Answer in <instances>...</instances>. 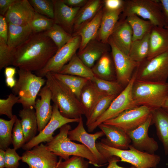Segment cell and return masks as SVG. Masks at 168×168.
<instances>
[{
    "label": "cell",
    "instance_id": "816d5d0a",
    "mask_svg": "<svg viewBox=\"0 0 168 168\" xmlns=\"http://www.w3.org/2000/svg\"><path fill=\"white\" fill-rule=\"evenodd\" d=\"M165 21L168 25V0H160Z\"/></svg>",
    "mask_w": 168,
    "mask_h": 168
},
{
    "label": "cell",
    "instance_id": "ee69618b",
    "mask_svg": "<svg viewBox=\"0 0 168 168\" xmlns=\"http://www.w3.org/2000/svg\"><path fill=\"white\" fill-rule=\"evenodd\" d=\"M13 50L11 49L7 43L0 38V70L12 65L13 56Z\"/></svg>",
    "mask_w": 168,
    "mask_h": 168
},
{
    "label": "cell",
    "instance_id": "e575fe53",
    "mask_svg": "<svg viewBox=\"0 0 168 168\" xmlns=\"http://www.w3.org/2000/svg\"><path fill=\"white\" fill-rule=\"evenodd\" d=\"M150 32L141 39L132 41L128 55L135 61L141 63L147 58L149 50Z\"/></svg>",
    "mask_w": 168,
    "mask_h": 168
},
{
    "label": "cell",
    "instance_id": "9c48e42d",
    "mask_svg": "<svg viewBox=\"0 0 168 168\" xmlns=\"http://www.w3.org/2000/svg\"><path fill=\"white\" fill-rule=\"evenodd\" d=\"M135 79L133 73L129 82L113 100L106 111L94 123L87 126L89 132H92L100 124L115 118L123 112L138 106L133 100L132 92Z\"/></svg>",
    "mask_w": 168,
    "mask_h": 168
},
{
    "label": "cell",
    "instance_id": "52a82bcc",
    "mask_svg": "<svg viewBox=\"0 0 168 168\" xmlns=\"http://www.w3.org/2000/svg\"><path fill=\"white\" fill-rule=\"evenodd\" d=\"M136 15L147 20L154 26L165 27L167 26L158 0H124L122 18Z\"/></svg>",
    "mask_w": 168,
    "mask_h": 168
},
{
    "label": "cell",
    "instance_id": "681fc988",
    "mask_svg": "<svg viewBox=\"0 0 168 168\" xmlns=\"http://www.w3.org/2000/svg\"><path fill=\"white\" fill-rule=\"evenodd\" d=\"M16 0H0V15L4 16L11 5Z\"/></svg>",
    "mask_w": 168,
    "mask_h": 168
},
{
    "label": "cell",
    "instance_id": "30bf717a",
    "mask_svg": "<svg viewBox=\"0 0 168 168\" xmlns=\"http://www.w3.org/2000/svg\"><path fill=\"white\" fill-rule=\"evenodd\" d=\"M108 43L111 50L116 81L125 87L130 82L140 63L133 60L119 49L111 36L109 39Z\"/></svg>",
    "mask_w": 168,
    "mask_h": 168
},
{
    "label": "cell",
    "instance_id": "9f6ffc18",
    "mask_svg": "<svg viewBox=\"0 0 168 168\" xmlns=\"http://www.w3.org/2000/svg\"><path fill=\"white\" fill-rule=\"evenodd\" d=\"M5 151L4 150L0 149V168H5Z\"/></svg>",
    "mask_w": 168,
    "mask_h": 168
},
{
    "label": "cell",
    "instance_id": "8d00e7d4",
    "mask_svg": "<svg viewBox=\"0 0 168 168\" xmlns=\"http://www.w3.org/2000/svg\"><path fill=\"white\" fill-rule=\"evenodd\" d=\"M17 116L14 115L9 120L0 119V148L6 150L12 143V131Z\"/></svg>",
    "mask_w": 168,
    "mask_h": 168
},
{
    "label": "cell",
    "instance_id": "60d3db41",
    "mask_svg": "<svg viewBox=\"0 0 168 168\" xmlns=\"http://www.w3.org/2000/svg\"><path fill=\"white\" fill-rule=\"evenodd\" d=\"M30 5L37 13L53 19L54 5L53 0H29Z\"/></svg>",
    "mask_w": 168,
    "mask_h": 168
},
{
    "label": "cell",
    "instance_id": "7402d4cb",
    "mask_svg": "<svg viewBox=\"0 0 168 168\" xmlns=\"http://www.w3.org/2000/svg\"><path fill=\"white\" fill-rule=\"evenodd\" d=\"M110 46L108 44L103 43L97 38L90 42L82 51L77 54L83 62L91 68L102 56L109 52Z\"/></svg>",
    "mask_w": 168,
    "mask_h": 168
},
{
    "label": "cell",
    "instance_id": "1f68e13d",
    "mask_svg": "<svg viewBox=\"0 0 168 168\" xmlns=\"http://www.w3.org/2000/svg\"><path fill=\"white\" fill-rule=\"evenodd\" d=\"M95 76L109 81H114L113 61L109 52L102 56L91 68Z\"/></svg>",
    "mask_w": 168,
    "mask_h": 168
},
{
    "label": "cell",
    "instance_id": "f35d334b",
    "mask_svg": "<svg viewBox=\"0 0 168 168\" xmlns=\"http://www.w3.org/2000/svg\"><path fill=\"white\" fill-rule=\"evenodd\" d=\"M117 96H108L101 99L96 104L86 119L87 127L94 123L108 109L112 102Z\"/></svg>",
    "mask_w": 168,
    "mask_h": 168
},
{
    "label": "cell",
    "instance_id": "8fae6325",
    "mask_svg": "<svg viewBox=\"0 0 168 168\" xmlns=\"http://www.w3.org/2000/svg\"><path fill=\"white\" fill-rule=\"evenodd\" d=\"M152 110L145 106H138L126 110L103 123L115 126L127 133L143 123L151 115Z\"/></svg>",
    "mask_w": 168,
    "mask_h": 168
},
{
    "label": "cell",
    "instance_id": "11a10c76",
    "mask_svg": "<svg viewBox=\"0 0 168 168\" xmlns=\"http://www.w3.org/2000/svg\"><path fill=\"white\" fill-rule=\"evenodd\" d=\"M17 81L15 77L5 78V83L6 86L10 88H12L15 86Z\"/></svg>",
    "mask_w": 168,
    "mask_h": 168
},
{
    "label": "cell",
    "instance_id": "f6af8a7d",
    "mask_svg": "<svg viewBox=\"0 0 168 168\" xmlns=\"http://www.w3.org/2000/svg\"><path fill=\"white\" fill-rule=\"evenodd\" d=\"M12 139L13 148L16 150L22 147L26 143L20 120L17 117L12 129Z\"/></svg>",
    "mask_w": 168,
    "mask_h": 168
},
{
    "label": "cell",
    "instance_id": "f907efd6",
    "mask_svg": "<svg viewBox=\"0 0 168 168\" xmlns=\"http://www.w3.org/2000/svg\"><path fill=\"white\" fill-rule=\"evenodd\" d=\"M68 6L72 7H81L87 2V0H62Z\"/></svg>",
    "mask_w": 168,
    "mask_h": 168
},
{
    "label": "cell",
    "instance_id": "484cf974",
    "mask_svg": "<svg viewBox=\"0 0 168 168\" xmlns=\"http://www.w3.org/2000/svg\"><path fill=\"white\" fill-rule=\"evenodd\" d=\"M108 96L99 90L89 79L83 88L80 101L87 119L97 103L103 97Z\"/></svg>",
    "mask_w": 168,
    "mask_h": 168
},
{
    "label": "cell",
    "instance_id": "7c38bea8",
    "mask_svg": "<svg viewBox=\"0 0 168 168\" xmlns=\"http://www.w3.org/2000/svg\"><path fill=\"white\" fill-rule=\"evenodd\" d=\"M81 42L80 36H73L69 42L58 50L45 66L41 70L35 72V74L43 77L49 72H58L76 54L80 48Z\"/></svg>",
    "mask_w": 168,
    "mask_h": 168
},
{
    "label": "cell",
    "instance_id": "ffe728a7",
    "mask_svg": "<svg viewBox=\"0 0 168 168\" xmlns=\"http://www.w3.org/2000/svg\"><path fill=\"white\" fill-rule=\"evenodd\" d=\"M98 127L106 136L101 142L118 149H128L131 141L127 133L117 127L104 123L100 124Z\"/></svg>",
    "mask_w": 168,
    "mask_h": 168
},
{
    "label": "cell",
    "instance_id": "836d02e7",
    "mask_svg": "<svg viewBox=\"0 0 168 168\" xmlns=\"http://www.w3.org/2000/svg\"><path fill=\"white\" fill-rule=\"evenodd\" d=\"M125 19L132 30L133 41L142 39L154 26L149 21L142 19L136 15H129Z\"/></svg>",
    "mask_w": 168,
    "mask_h": 168
},
{
    "label": "cell",
    "instance_id": "44dd1931",
    "mask_svg": "<svg viewBox=\"0 0 168 168\" xmlns=\"http://www.w3.org/2000/svg\"><path fill=\"white\" fill-rule=\"evenodd\" d=\"M168 51V29L154 26L149 40V50L147 59H150Z\"/></svg>",
    "mask_w": 168,
    "mask_h": 168
},
{
    "label": "cell",
    "instance_id": "4fadbf2b",
    "mask_svg": "<svg viewBox=\"0 0 168 168\" xmlns=\"http://www.w3.org/2000/svg\"><path fill=\"white\" fill-rule=\"evenodd\" d=\"M81 118L71 119L64 117L61 114L57 105L54 104L52 115L48 124L38 134L26 143L22 147V149L26 150H29L42 142H49L53 138V134L57 129L69 123H78Z\"/></svg>",
    "mask_w": 168,
    "mask_h": 168
},
{
    "label": "cell",
    "instance_id": "bcb514c9",
    "mask_svg": "<svg viewBox=\"0 0 168 168\" xmlns=\"http://www.w3.org/2000/svg\"><path fill=\"white\" fill-rule=\"evenodd\" d=\"M14 148H8L5 151V168H18L19 161L21 160Z\"/></svg>",
    "mask_w": 168,
    "mask_h": 168
},
{
    "label": "cell",
    "instance_id": "74e56055",
    "mask_svg": "<svg viewBox=\"0 0 168 168\" xmlns=\"http://www.w3.org/2000/svg\"><path fill=\"white\" fill-rule=\"evenodd\" d=\"M44 32L54 42L58 48V50L69 42L73 37L72 35L54 23L50 29Z\"/></svg>",
    "mask_w": 168,
    "mask_h": 168
},
{
    "label": "cell",
    "instance_id": "7bdbcfd3",
    "mask_svg": "<svg viewBox=\"0 0 168 168\" xmlns=\"http://www.w3.org/2000/svg\"><path fill=\"white\" fill-rule=\"evenodd\" d=\"M62 159L58 161L57 168H88L90 164L84 158L79 156H72L64 161Z\"/></svg>",
    "mask_w": 168,
    "mask_h": 168
},
{
    "label": "cell",
    "instance_id": "277c9868",
    "mask_svg": "<svg viewBox=\"0 0 168 168\" xmlns=\"http://www.w3.org/2000/svg\"><path fill=\"white\" fill-rule=\"evenodd\" d=\"M133 100L137 106L152 110L162 108L168 97V83L135 80L132 88Z\"/></svg>",
    "mask_w": 168,
    "mask_h": 168
},
{
    "label": "cell",
    "instance_id": "7a4b0ae2",
    "mask_svg": "<svg viewBox=\"0 0 168 168\" xmlns=\"http://www.w3.org/2000/svg\"><path fill=\"white\" fill-rule=\"evenodd\" d=\"M45 77L46 85L51 93V100L58 107L61 114L71 119H80L85 115L80 100L63 83L49 72Z\"/></svg>",
    "mask_w": 168,
    "mask_h": 168
},
{
    "label": "cell",
    "instance_id": "4316f807",
    "mask_svg": "<svg viewBox=\"0 0 168 168\" xmlns=\"http://www.w3.org/2000/svg\"><path fill=\"white\" fill-rule=\"evenodd\" d=\"M152 123L155 127L157 135L162 143L166 155L168 154V114L161 108L153 110Z\"/></svg>",
    "mask_w": 168,
    "mask_h": 168
},
{
    "label": "cell",
    "instance_id": "5b68a950",
    "mask_svg": "<svg viewBox=\"0 0 168 168\" xmlns=\"http://www.w3.org/2000/svg\"><path fill=\"white\" fill-rule=\"evenodd\" d=\"M96 147L109 160L115 156L119 157L120 161L129 163L137 168H156L161 161L159 156L139 151L131 145L127 150L114 148L101 142L96 143Z\"/></svg>",
    "mask_w": 168,
    "mask_h": 168
},
{
    "label": "cell",
    "instance_id": "cb8c5ba5",
    "mask_svg": "<svg viewBox=\"0 0 168 168\" xmlns=\"http://www.w3.org/2000/svg\"><path fill=\"white\" fill-rule=\"evenodd\" d=\"M103 1L89 0L79 10L76 16L72 35L90 21L102 7Z\"/></svg>",
    "mask_w": 168,
    "mask_h": 168
},
{
    "label": "cell",
    "instance_id": "d590c367",
    "mask_svg": "<svg viewBox=\"0 0 168 168\" xmlns=\"http://www.w3.org/2000/svg\"><path fill=\"white\" fill-rule=\"evenodd\" d=\"M90 80L99 90L108 96H117L124 89L117 81L105 80L95 76Z\"/></svg>",
    "mask_w": 168,
    "mask_h": 168
},
{
    "label": "cell",
    "instance_id": "b9f144b4",
    "mask_svg": "<svg viewBox=\"0 0 168 168\" xmlns=\"http://www.w3.org/2000/svg\"><path fill=\"white\" fill-rule=\"evenodd\" d=\"M19 97L13 93H10L6 99H0V114L5 115L9 119L13 116L12 108L16 103H18Z\"/></svg>",
    "mask_w": 168,
    "mask_h": 168
},
{
    "label": "cell",
    "instance_id": "2e32d148",
    "mask_svg": "<svg viewBox=\"0 0 168 168\" xmlns=\"http://www.w3.org/2000/svg\"><path fill=\"white\" fill-rule=\"evenodd\" d=\"M152 124L151 114L143 123L127 133L133 147L139 151L153 154L158 149L159 146L157 142L148 135V129Z\"/></svg>",
    "mask_w": 168,
    "mask_h": 168
},
{
    "label": "cell",
    "instance_id": "8992f818",
    "mask_svg": "<svg viewBox=\"0 0 168 168\" xmlns=\"http://www.w3.org/2000/svg\"><path fill=\"white\" fill-rule=\"evenodd\" d=\"M17 71L19 77L12 92L19 97L18 103L23 108H34L37 96L46 80L30 71L19 69Z\"/></svg>",
    "mask_w": 168,
    "mask_h": 168
},
{
    "label": "cell",
    "instance_id": "9a60e30c",
    "mask_svg": "<svg viewBox=\"0 0 168 168\" xmlns=\"http://www.w3.org/2000/svg\"><path fill=\"white\" fill-rule=\"evenodd\" d=\"M57 156L41 143L26 150L21 156V160L28 164L29 168H57Z\"/></svg>",
    "mask_w": 168,
    "mask_h": 168
},
{
    "label": "cell",
    "instance_id": "603a6c76",
    "mask_svg": "<svg viewBox=\"0 0 168 168\" xmlns=\"http://www.w3.org/2000/svg\"><path fill=\"white\" fill-rule=\"evenodd\" d=\"M133 35L132 29L126 19L121 18L110 36L119 49L128 55L133 41Z\"/></svg>",
    "mask_w": 168,
    "mask_h": 168
},
{
    "label": "cell",
    "instance_id": "ac0fdd59",
    "mask_svg": "<svg viewBox=\"0 0 168 168\" xmlns=\"http://www.w3.org/2000/svg\"><path fill=\"white\" fill-rule=\"evenodd\" d=\"M38 96L40 98L36 100L34 108L37 122L38 131L40 132L49 122L52 114L53 106L51 105V91L46 85L42 88Z\"/></svg>",
    "mask_w": 168,
    "mask_h": 168
},
{
    "label": "cell",
    "instance_id": "e0dca14e",
    "mask_svg": "<svg viewBox=\"0 0 168 168\" xmlns=\"http://www.w3.org/2000/svg\"><path fill=\"white\" fill-rule=\"evenodd\" d=\"M35 11L27 0H16L4 16L8 23L25 26L29 24Z\"/></svg>",
    "mask_w": 168,
    "mask_h": 168
},
{
    "label": "cell",
    "instance_id": "f546056e",
    "mask_svg": "<svg viewBox=\"0 0 168 168\" xmlns=\"http://www.w3.org/2000/svg\"><path fill=\"white\" fill-rule=\"evenodd\" d=\"M7 44L13 50L26 41L34 33L29 24L19 26L8 23Z\"/></svg>",
    "mask_w": 168,
    "mask_h": 168
},
{
    "label": "cell",
    "instance_id": "4dcf8cb0",
    "mask_svg": "<svg viewBox=\"0 0 168 168\" xmlns=\"http://www.w3.org/2000/svg\"><path fill=\"white\" fill-rule=\"evenodd\" d=\"M58 73L90 79L95 76L91 68L87 67L75 54Z\"/></svg>",
    "mask_w": 168,
    "mask_h": 168
},
{
    "label": "cell",
    "instance_id": "680465c9",
    "mask_svg": "<svg viewBox=\"0 0 168 168\" xmlns=\"http://www.w3.org/2000/svg\"><path fill=\"white\" fill-rule=\"evenodd\" d=\"M165 27L168 29V25L165 26Z\"/></svg>",
    "mask_w": 168,
    "mask_h": 168
},
{
    "label": "cell",
    "instance_id": "ba28073f",
    "mask_svg": "<svg viewBox=\"0 0 168 168\" xmlns=\"http://www.w3.org/2000/svg\"><path fill=\"white\" fill-rule=\"evenodd\" d=\"M134 73L136 80L166 82L168 78V51L140 63Z\"/></svg>",
    "mask_w": 168,
    "mask_h": 168
},
{
    "label": "cell",
    "instance_id": "ab89813d",
    "mask_svg": "<svg viewBox=\"0 0 168 168\" xmlns=\"http://www.w3.org/2000/svg\"><path fill=\"white\" fill-rule=\"evenodd\" d=\"M54 23L53 19L35 12L29 25L34 33H38L48 30Z\"/></svg>",
    "mask_w": 168,
    "mask_h": 168
},
{
    "label": "cell",
    "instance_id": "3957f363",
    "mask_svg": "<svg viewBox=\"0 0 168 168\" xmlns=\"http://www.w3.org/2000/svg\"><path fill=\"white\" fill-rule=\"evenodd\" d=\"M71 128L68 124L62 126L59 133L45 145L46 149L64 160L71 156H79L87 159L90 164L95 167H100L95 157L87 147L73 142L69 138L68 133Z\"/></svg>",
    "mask_w": 168,
    "mask_h": 168
},
{
    "label": "cell",
    "instance_id": "f1b7e54d",
    "mask_svg": "<svg viewBox=\"0 0 168 168\" xmlns=\"http://www.w3.org/2000/svg\"><path fill=\"white\" fill-rule=\"evenodd\" d=\"M33 108H23L19 113L26 143L35 137L38 131L35 110Z\"/></svg>",
    "mask_w": 168,
    "mask_h": 168
},
{
    "label": "cell",
    "instance_id": "d4e9b609",
    "mask_svg": "<svg viewBox=\"0 0 168 168\" xmlns=\"http://www.w3.org/2000/svg\"><path fill=\"white\" fill-rule=\"evenodd\" d=\"M103 15L96 38L103 43L108 44L109 39L119 21L123 9L110 11L103 7Z\"/></svg>",
    "mask_w": 168,
    "mask_h": 168
},
{
    "label": "cell",
    "instance_id": "f5cc1de1",
    "mask_svg": "<svg viewBox=\"0 0 168 168\" xmlns=\"http://www.w3.org/2000/svg\"><path fill=\"white\" fill-rule=\"evenodd\" d=\"M119 158L116 156H113L112 159L109 162V165L106 168H137L132 166L128 168H125L119 166L117 163L120 161Z\"/></svg>",
    "mask_w": 168,
    "mask_h": 168
},
{
    "label": "cell",
    "instance_id": "6da1fadb",
    "mask_svg": "<svg viewBox=\"0 0 168 168\" xmlns=\"http://www.w3.org/2000/svg\"><path fill=\"white\" fill-rule=\"evenodd\" d=\"M58 50L44 32L33 33L25 42L13 50L12 65L30 71L43 68Z\"/></svg>",
    "mask_w": 168,
    "mask_h": 168
},
{
    "label": "cell",
    "instance_id": "db71d44e",
    "mask_svg": "<svg viewBox=\"0 0 168 168\" xmlns=\"http://www.w3.org/2000/svg\"><path fill=\"white\" fill-rule=\"evenodd\" d=\"M16 72L15 67L8 66L5 68L4 74L5 78L15 77Z\"/></svg>",
    "mask_w": 168,
    "mask_h": 168
},
{
    "label": "cell",
    "instance_id": "d6986e66",
    "mask_svg": "<svg viewBox=\"0 0 168 168\" xmlns=\"http://www.w3.org/2000/svg\"><path fill=\"white\" fill-rule=\"evenodd\" d=\"M54 5V23L72 35L76 16L81 7H72L62 0H53Z\"/></svg>",
    "mask_w": 168,
    "mask_h": 168
},
{
    "label": "cell",
    "instance_id": "6f0895ef",
    "mask_svg": "<svg viewBox=\"0 0 168 168\" xmlns=\"http://www.w3.org/2000/svg\"><path fill=\"white\" fill-rule=\"evenodd\" d=\"M161 108L168 114V97L166 99Z\"/></svg>",
    "mask_w": 168,
    "mask_h": 168
},
{
    "label": "cell",
    "instance_id": "7dc6e473",
    "mask_svg": "<svg viewBox=\"0 0 168 168\" xmlns=\"http://www.w3.org/2000/svg\"><path fill=\"white\" fill-rule=\"evenodd\" d=\"M124 0H105L103 1V8L110 11H115L123 9Z\"/></svg>",
    "mask_w": 168,
    "mask_h": 168
},
{
    "label": "cell",
    "instance_id": "83f0119b",
    "mask_svg": "<svg viewBox=\"0 0 168 168\" xmlns=\"http://www.w3.org/2000/svg\"><path fill=\"white\" fill-rule=\"evenodd\" d=\"M101 8L94 17L72 36L78 35L81 42L78 52L82 51L87 44L92 40L96 38L100 27L103 15Z\"/></svg>",
    "mask_w": 168,
    "mask_h": 168
},
{
    "label": "cell",
    "instance_id": "5bb4252c",
    "mask_svg": "<svg viewBox=\"0 0 168 168\" xmlns=\"http://www.w3.org/2000/svg\"><path fill=\"white\" fill-rule=\"evenodd\" d=\"M74 129L69 131V138L71 141L80 142L87 147L95 156L100 166L108 163L109 160L99 152L96 147L97 139L105 135L103 132L101 130L93 134L88 133L84 127L82 117Z\"/></svg>",
    "mask_w": 168,
    "mask_h": 168
},
{
    "label": "cell",
    "instance_id": "d6a6232c",
    "mask_svg": "<svg viewBox=\"0 0 168 168\" xmlns=\"http://www.w3.org/2000/svg\"><path fill=\"white\" fill-rule=\"evenodd\" d=\"M51 72L66 86L80 101L82 91L89 79L72 75Z\"/></svg>",
    "mask_w": 168,
    "mask_h": 168
},
{
    "label": "cell",
    "instance_id": "c3c4849f",
    "mask_svg": "<svg viewBox=\"0 0 168 168\" xmlns=\"http://www.w3.org/2000/svg\"><path fill=\"white\" fill-rule=\"evenodd\" d=\"M8 32V24L5 17L0 15V38L7 43Z\"/></svg>",
    "mask_w": 168,
    "mask_h": 168
}]
</instances>
